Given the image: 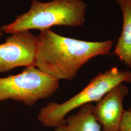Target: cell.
Returning a JSON list of instances; mask_svg holds the SVG:
<instances>
[{"label":"cell","mask_w":131,"mask_h":131,"mask_svg":"<svg viewBox=\"0 0 131 131\" xmlns=\"http://www.w3.org/2000/svg\"><path fill=\"white\" fill-rule=\"evenodd\" d=\"M113 43L78 40L44 30L37 37L35 67L58 81L70 80L90 59L108 54Z\"/></svg>","instance_id":"cell-1"},{"label":"cell","mask_w":131,"mask_h":131,"mask_svg":"<svg viewBox=\"0 0 131 131\" xmlns=\"http://www.w3.org/2000/svg\"><path fill=\"white\" fill-rule=\"evenodd\" d=\"M119 131H131V108L125 110Z\"/></svg>","instance_id":"cell-9"},{"label":"cell","mask_w":131,"mask_h":131,"mask_svg":"<svg viewBox=\"0 0 131 131\" xmlns=\"http://www.w3.org/2000/svg\"><path fill=\"white\" fill-rule=\"evenodd\" d=\"M80 107L76 114L66 117L65 124L55 131H102L94 116L93 105L88 103Z\"/></svg>","instance_id":"cell-8"},{"label":"cell","mask_w":131,"mask_h":131,"mask_svg":"<svg viewBox=\"0 0 131 131\" xmlns=\"http://www.w3.org/2000/svg\"><path fill=\"white\" fill-rule=\"evenodd\" d=\"M129 89L123 83L114 88L94 106V116L102 131H119L125 110L123 102Z\"/></svg>","instance_id":"cell-6"},{"label":"cell","mask_w":131,"mask_h":131,"mask_svg":"<svg viewBox=\"0 0 131 131\" xmlns=\"http://www.w3.org/2000/svg\"><path fill=\"white\" fill-rule=\"evenodd\" d=\"M131 83V71L113 67L94 77L80 92L61 103L51 102L38 113V121L47 127L58 128L64 125L68 113L76 108L92 102H97L118 84Z\"/></svg>","instance_id":"cell-3"},{"label":"cell","mask_w":131,"mask_h":131,"mask_svg":"<svg viewBox=\"0 0 131 131\" xmlns=\"http://www.w3.org/2000/svg\"><path fill=\"white\" fill-rule=\"evenodd\" d=\"M123 15L122 33L113 52L120 61L131 68V0H116Z\"/></svg>","instance_id":"cell-7"},{"label":"cell","mask_w":131,"mask_h":131,"mask_svg":"<svg viewBox=\"0 0 131 131\" xmlns=\"http://www.w3.org/2000/svg\"><path fill=\"white\" fill-rule=\"evenodd\" d=\"M37 37L29 31L14 33L0 44V73L35 66Z\"/></svg>","instance_id":"cell-5"},{"label":"cell","mask_w":131,"mask_h":131,"mask_svg":"<svg viewBox=\"0 0 131 131\" xmlns=\"http://www.w3.org/2000/svg\"><path fill=\"white\" fill-rule=\"evenodd\" d=\"M59 81L35 66L26 67L19 74L0 78V102L11 99L32 106L51 97L59 87Z\"/></svg>","instance_id":"cell-4"},{"label":"cell","mask_w":131,"mask_h":131,"mask_svg":"<svg viewBox=\"0 0 131 131\" xmlns=\"http://www.w3.org/2000/svg\"><path fill=\"white\" fill-rule=\"evenodd\" d=\"M3 35H4V33H3V32L0 29V38L2 37V36H3Z\"/></svg>","instance_id":"cell-10"},{"label":"cell","mask_w":131,"mask_h":131,"mask_svg":"<svg viewBox=\"0 0 131 131\" xmlns=\"http://www.w3.org/2000/svg\"><path fill=\"white\" fill-rule=\"evenodd\" d=\"M86 7L81 0H53L47 3L32 0L27 12L17 16L14 22L3 25L0 29L13 34L31 29L42 31L55 25L81 26Z\"/></svg>","instance_id":"cell-2"}]
</instances>
